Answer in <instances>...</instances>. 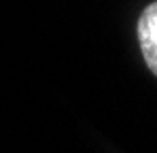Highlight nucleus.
<instances>
[{
    "label": "nucleus",
    "mask_w": 157,
    "mask_h": 153,
    "mask_svg": "<svg viewBox=\"0 0 157 153\" xmlns=\"http://www.w3.org/2000/svg\"><path fill=\"white\" fill-rule=\"evenodd\" d=\"M138 41L147 66L157 76V0L142 11L138 19Z\"/></svg>",
    "instance_id": "1"
}]
</instances>
